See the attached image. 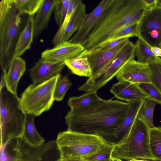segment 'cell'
Returning <instances> with one entry per match:
<instances>
[{"label":"cell","mask_w":161,"mask_h":161,"mask_svg":"<svg viewBox=\"0 0 161 161\" xmlns=\"http://www.w3.org/2000/svg\"><path fill=\"white\" fill-rule=\"evenodd\" d=\"M101 99L97 92H88L80 96L70 97L68 104L71 109L88 106Z\"/></svg>","instance_id":"obj_25"},{"label":"cell","mask_w":161,"mask_h":161,"mask_svg":"<svg viewBox=\"0 0 161 161\" xmlns=\"http://www.w3.org/2000/svg\"><path fill=\"white\" fill-rule=\"evenodd\" d=\"M116 76L119 81L125 80L135 84L151 83L148 65L140 63L134 59L125 64Z\"/></svg>","instance_id":"obj_12"},{"label":"cell","mask_w":161,"mask_h":161,"mask_svg":"<svg viewBox=\"0 0 161 161\" xmlns=\"http://www.w3.org/2000/svg\"><path fill=\"white\" fill-rule=\"evenodd\" d=\"M114 143L108 142L98 151L83 158L89 161H111Z\"/></svg>","instance_id":"obj_29"},{"label":"cell","mask_w":161,"mask_h":161,"mask_svg":"<svg viewBox=\"0 0 161 161\" xmlns=\"http://www.w3.org/2000/svg\"><path fill=\"white\" fill-rule=\"evenodd\" d=\"M117 98L128 102L143 99H149L148 94L137 84L125 80H119L114 85L110 90Z\"/></svg>","instance_id":"obj_16"},{"label":"cell","mask_w":161,"mask_h":161,"mask_svg":"<svg viewBox=\"0 0 161 161\" xmlns=\"http://www.w3.org/2000/svg\"><path fill=\"white\" fill-rule=\"evenodd\" d=\"M86 6L81 0H76L75 8L71 19L65 29L60 41L62 42L69 41L70 37L79 29L86 14Z\"/></svg>","instance_id":"obj_19"},{"label":"cell","mask_w":161,"mask_h":161,"mask_svg":"<svg viewBox=\"0 0 161 161\" xmlns=\"http://www.w3.org/2000/svg\"><path fill=\"white\" fill-rule=\"evenodd\" d=\"M148 65L151 83L161 93V61H154Z\"/></svg>","instance_id":"obj_32"},{"label":"cell","mask_w":161,"mask_h":161,"mask_svg":"<svg viewBox=\"0 0 161 161\" xmlns=\"http://www.w3.org/2000/svg\"><path fill=\"white\" fill-rule=\"evenodd\" d=\"M55 141L63 159L83 158L98 151L107 142L100 136L68 130L59 133Z\"/></svg>","instance_id":"obj_6"},{"label":"cell","mask_w":161,"mask_h":161,"mask_svg":"<svg viewBox=\"0 0 161 161\" xmlns=\"http://www.w3.org/2000/svg\"><path fill=\"white\" fill-rule=\"evenodd\" d=\"M65 65L64 62H54L40 59L29 70L33 84H41L60 74Z\"/></svg>","instance_id":"obj_13"},{"label":"cell","mask_w":161,"mask_h":161,"mask_svg":"<svg viewBox=\"0 0 161 161\" xmlns=\"http://www.w3.org/2000/svg\"><path fill=\"white\" fill-rule=\"evenodd\" d=\"M115 160H118L119 161H148L147 160L137 159H132L129 160H117V159H115Z\"/></svg>","instance_id":"obj_40"},{"label":"cell","mask_w":161,"mask_h":161,"mask_svg":"<svg viewBox=\"0 0 161 161\" xmlns=\"http://www.w3.org/2000/svg\"><path fill=\"white\" fill-rule=\"evenodd\" d=\"M20 14L12 0L0 2V65L7 71L14 56L21 25Z\"/></svg>","instance_id":"obj_5"},{"label":"cell","mask_w":161,"mask_h":161,"mask_svg":"<svg viewBox=\"0 0 161 161\" xmlns=\"http://www.w3.org/2000/svg\"><path fill=\"white\" fill-rule=\"evenodd\" d=\"M5 77L8 89L12 93L17 94L18 82L26 70V62L20 57L14 56L9 64Z\"/></svg>","instance_id":"obj_17"},{"label":"cell","mask_w":161,"mask_h":161,"mask_svg":"<svg viewBox=\"0 0 161 161\" xmlns=\"http://www.w3.org/2000/svg\"><path fill=\"white\" fill-rule=\"evenodd\" d=\"M72 85L67 75L58 80L55 88L54 93V100L59 101L64 98L66 92Z\"/></svg>","instance_id":"obj_33"},{"label":"cell","mask_w":161,"mask_h":161,"mask_svg":"<svg viewBox=\"0 0 161 161\" xmlns=\"http://www.w3.org/2000/svg\"><path fill=\"white\" fill-rule=\"evenodd\" d=\"M58 161H89L83 158H61Z\"/></svg>","instance_id":"obj_38"},{"label":"cell","mask_w":161,"mask_h":161,"mask_svg":"<svg viewBox=\"0 0 161 161\" xmlns=\"http://www.w3.org/2000/svg\"><path fill=\"white\" fill-rule=\"evenodd\" d=\"M146 9L142 0H109L82 45L85 49L81 54L100 48L122 28L139 22Z\"/></svg>","instance_id":"obj_2"},{"label":"cell","mask_w":161,"mask_h":161,"mask_svg":"<svg viewBox=\"0 0 161 161\" xmlns=\"http://www.w3.org/2000/svg\"><path fill=\"white\" fill-rule=\"evenodd\" d=\"M58 0H44L34 17V37H37L48 25L52 12Z\"/></svg>","instance_id":"obj_18"},{"label":"cell","mask_w":161,"mask_h":161,"mask_svg":"<svg viewBox=\"0 0 161 161\" xmlns=\"http://www.w3.org/2000/svg\"><path fill=\"white\" fill-rule=\"evenodd\" d=\"M147 9H151L157 6V0H142Z\"/></svg>","instance_id":"obj_37"},{"label":"cell","mask_w":161,"mask_h":161,"mask_svg":"<svg viewBox=\"0 0 161 161\" xmlns=\"http://www.w3.org/2000/svg\"><path fill=\"white\" fill-rule=\"evenodd\" d=\"M76 3V0H69L67 12L64 20L52 41L55 47L60 43L63 33L72 16L75 8Z\"/></svg>","instance_id":"obj_30"},{"label":"cell","mask_w":161,"mask_h":161,"mask_svg":"<svg viewBox=\"0 0 161 161\" xmlns=\"http://www.w3.org/2000/svg\"><path fill=\"white\" fill-rule=\"evenodd\" d=\"M69 0H58L53 9L54 18L59 28L62 26L66 16Z\"/></svg>","instance_id":"obj_31"},{"label":"cell","mask_w":161,"mask_h":161,"mask_svg":"<svg viewBox=\"0 0 161 161\" xmlns=\"http://www.w3.org/2000/svg\"><path fill=\"white\" fill-rule=\"evenodd\" d=\"M65 65L73 74L80 76H92V70L87 58L78 56L64 62Z\"/></svg>","instance_id":"obj_23"},{"label":"cell","mask_w":161,"mask_h":161,"mask_svg":"<svg viewBox=\"0 0 161 161\" xmlns=\"http://www.w3.org/2000/svg\"><path fill=\"white\" fill-rule=\"evenodd\" d=\"M129 38V37H125L112 41L97 50H105L112 48L116 47L122 42L128 40Z\"/></svg>","instance_id":"obj_36"},{"label":"cell","mask_w":161,"mask_h":161,"mask_svg":"<svg viewBox=\"0 0 161 161\" xmlns=\"http://www.w3.org/2000/svg\"><path fill=\"white\" fill-rule=\"evenodd\" d=\"M137 37L151 47L161 49V8L146 9L139 22Z\"/></svg>","instance_id":"obj_10"},{"label":"cell","mask_w":161,"mask_h":161,"mask_svg":"<svg viewBox=\"0 0 161 161\" xmlns=\"http://www.w3.org/2000/svg\"><path fill=\"white\" fill-rule=\"evenodd\" d=\"M20 15L27 14L34 15L41 7L44 0H12Z\"/></svg>","instance_id":"obj_26"},{"label":"cell","mask_w":161,"mask_h":161,"mask_svg":"<svg viewBox=\"0 0 161 161\" xmlns=\"http://www.w3.org/2000/svg\"><path fill=\"white\" fill-rule=\"evenodd\" d=\"M0 145L3 147L11 140L22 137L26 118L20 98L6 86L0 89Z\"/></svg>","instance_id":"obj_4"},{"label":"cell","mask_w":161,"mask_h":161,"mask_svg":"<svg viewBox=\"0 0 161 161\" xmlns=\"http://www.w3.org/2000/svg\"><path fill=\"white\" fill-rule=\"evenodd\" d=\"M157 103L149 99H146L141 106L138 116L144 121L150 128H154L153 121V114L155 106Z\"/></svg>","instance_id":"obj_27"},{"label":"cell","mask_w":161,"mask_h":161,"mask_svg":"<svg viewBox=\"0 0 161 161\" xmlns=\"http://www.w3.org/2000/svg\"><path fill=\"white\" fill-rule=\"evenodd\" d=\"M135 49V45L128 40L103 72L94 78L88 79L80 87V91L86 92H97L116 76L125 64L134 59Z\"/></svg>","instance_id":"obj_8"},{"label":"cell","mask_w":161,"mask_h":161,"mask_svg":"<svg viewBox=\"0 0 161 161\" xmlns=\"http://www.w3.org/2000/svg\"><path fill=\"white\" fill-rule=\"evenodd\" d=\"M159 129L161 130V126L157 127Z\"/></svg>","instance_id":"obj_43"},{"label":"cell","mask_w":161,"mask_h":161,"mask_svg":"<svg viewBox=\"0 0 161 161\" xmlns=\"http://www.w3.org/2000/svg\"><path fill=\"white\" fill-rule=\"evenodd\" d=\"M139 25V22H137L122 28L114 35L109 40L107 43L111 41L120 38L137 37Z\"/></svg>","instance_id":"obj_34"},{"label":"cell","mask_w":161,"mask_h":161,"mask_svg":"<svg viewBox=\"0 0 161 161\" xmlns=\"http://www.w3.org/2000/svg\"><path fill=\"white\" fill-rule=\"evenodd\" d=\"M129 40V39L109 49L96 50L89 53L79 55L80 56L86 57L88 58L92 73L91 77L89 79H93L100 75Z\"/></svg>","instance_id":"obj_11"},{"label":"cell","mask_w":161,"mask_h":161,"mask_svg":"<svg viewBox=\"0 0 161 161\" xmlns=\"http://www.w3.org/2000/svg\"><path fill=\"white\" fill-rule=\"evenodd\" d=\"M150 129L137 116L128 133L114 143L112 158L122 160L137 159L156 161L150 150Z\"/></svg>","instance_id":"obj_3"},{"label":"cell","mask_w":161,"mask_h":161,"mask_svg":"<svg viewBox=\"0 0 161 161\" xmlns=\"http://www.w3.org/2000/svg\"><path fill=\"white\" fill-rule=\"evenodd\" d=\"M137 84L140 88L148 95L149 99L161 105V93L154 86L150 83H141Z\"/></svg>","instance_id":"obj_35"},{"label":"cell","mask_w":161,"mask_h":161,"mask_svg":"<svg viewBox=\"0 0 161 161\" xmlns=\"http://www.w3.org/2000/svg\"><path fill=\"white\" fill-rule=\"evenodd\" d=\"M135 45V56L139 63L148 64L154 61H161V58L153 52L151 47L140 38H138Z\"/></svg>","instance_id":"obj_24"},{"label":"cell","mask_w":161,"mask_h":161,"mask_svg":"<svg viewBox=\"0 0 161 161\" xmlns=\"http://www.w3.org/2000/svg\"><path fill=\"white\" fill-rule=\"evenodd\" d=\"M145 99H141L128 102L129 108L127 114L122 124L114 134V137L117 138L120 136L121 137L128 133Z\"/></svg>","instance_id":"obj_21"},{"label":"cell","mask_w":161,"mask_h":161,"mask_svg":"<svg viewBox=\"0 0 161 161\" xmlns=\"http://www.w3.org/2000/svg\"><path fill=\"white\" fill-rule=\"evenodd\" d=\"M149 143L151 153L156 161H161V130L157 127L150 129Z\"/></svg>","instance_id":"obj_28"},{"label":"cell","mask_w":161,"mask_h":161,"mask_svg":"<svg viewBox=\"0 0 161 161\" xmlns=\"http://www.w3.org/2000/svg\"><path fill=\"white\" fill-rule=\"evenodd\" d=\"M109 0H102L92 12L86 14L76 33L69 41V42L81 45L85 42Z\"/></svg>","instance_id":"obj_15"},{"label":"cell","mask_w":161,"mask_h":161,"mask_svg":"<svg viewBox=\"0 0 161 161\" xmlns=\"http://www.w3.org/2000/svg\"><path fill=\"white\" fill-rule=\"evenodd\" d=\"M151 50L153 53L157 56L161 57V49L157 47H151Z\"/></svg>","instance_id":"obj_39"},{"label":"cell","mask_w":161,"mask_h":161,"mask_svg":"<svg viewBox=\"0 0 161 161\" xmlns=\"http://www.w3.org/2000/svg\"><path fill=\"white\" fill-rule=\"evenodd\" d=\"M129 108L128 103L101 99L88 106L71 109L65 117L67 130L104 139L114 137Z\"/></svg>","instance_id":"obj_1"},{"label":"cell","mask_w":161,"mask_h":161,"mask_svg":"<svg viewBox=\"0 0 161 161\" xmlns=\"http://www.w3.org/2000/svg\"><path fill=\"white\" fill-rule=\"evenodd\" d=\"M60 74L38 84L29 86L21 95L20 103L26 114L38 116L49 110L54 100V93Z\"/></svg>","instance_id":"obj_7"},{"label":"cell","mask_w":161,"mask_h":161,"mask_svg":"<svg viewBox=\"0 0 161 161\" xmlns=\"http://www.w3.org/2000/svg\"><path fill=\"white\" fill-rule=\"evenodd\" d=\"M12 161H58L60 153L55 140L32 146L22 138L16 139Z\"/></svg>","instance_id":"obj_9"},{"label":"cell","mask_w":161,"mask_h":161,"mask_svg":"<svg viewBox=\"0 0 161 161\" xmlns=\"http://www.w3.org/2000/svg\"><path fill=\"white\" fill-rule=\"evenodd\" d=\"M111 161H119L118 160H115V159H113L112 158Z\"/></svg>","instance_id":"obj_42"},{"label":"cell","mask_w":161,"mask_h":161,"mask_svg":"<svg viewBox=\"0 0 161 161\" xmlns=\"http://www.w3.org/2000/svg\"><path fill=\"white\" fill-rule=\"evenodd\" d=\"M34 115L26 114L24 132L22 138L27 143L32 146H37L44 143L45 140L39 134L35 127Z\"/></svg>","instance_id":"obj_22"},{"label":"cell","mask_w":161,"mask_h":161,"mask_svg":"<svg viewBox=\"0 0 161 161\" xmlns=\"http://www.w3.org/2000/svg\"><path fill=\"white\" fill-rule=\"evenodd\" d=\"M34 16H29L23 30L20 32L15 45L14 56L20 57L27 50L30 49L34 38Z\"/></svg>","instance_id":"obj_20"},{"label":"cell","mask_w":161,"mask_h":161,"mask_svg":"<svg viewBox=\"0 0 161 161\" xmlns=\"http://www.w3.org/2000/svg\"><path fill=\"white\" fill-rule=\"evenodd\" d=\"M84 49V47L80 44L69 41L63 42L53 48L42 52L41 58L54 62H65L78 56Z\"/></svg>","instance_id":"obj_14"},{"label":"cell","mask_w":161,"mask_h":161,"mask_svg":"<svg viewBox=\"0 0 161 161\" xmlns=\"http://www.w3.org/2000/svg\"><path fill=\"white\" fill-rule=\"evenodd\" d=\"M161 8V0H157V6Z\"/></svg>","instance_id":"obj_41"}]
</instances>
